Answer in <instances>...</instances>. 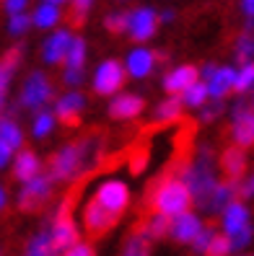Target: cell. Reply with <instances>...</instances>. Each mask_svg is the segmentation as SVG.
Listing matches in <instances>:
<instances>
[{
	"instance_id": "1",
	"label": "cell",
	"mask_w": 254,
	"mask_h": 256,
	"mask_svg": "<svg viewBox=\"0 0 254 256\" xmlns=\"http://www.w3.org/2000/svg\"><path fill=\"white\" fill-rule=\"evenodd\" d=\"M101 156H104V134L99 130H91L81 134L78 140L63 145L57 153H52L47 174L52 176L55 184H76L78 178H83L101 163Z\"/></svg>"
},
{
	"instance_id": "2",
	"label": "cell",
	"mask_w": 254,
	"mask_h": 256,
	"mask_svg": "<svg viewBox=\"0 0 254 256\" xmlns=\"http://www.w3.org/2000/svg\"><path fill=\"white\" fill-rule=\"evenodd\" d=\"M182 182L187 184L189 194H192V207L202 210L207 197L213 194L215 184L220 182V168H218V156L213 145H197L195 153H192V158H187L179 168L174 171Z\"/></svg>"
},
{
	"instance_id": "3",
	"label": "cell",
	"mask_w": 254,
	"mask_h": 256,
	"mask_svg": "<svg viewBox=\"0 0 254 256\" xmlns=\"http://www.w3.org/2000/svg\"><path fill=\"white\" fill-rule=\"evenodd\" d=\"M148 210L158 212V215H166V218H174L179 212L192 210V194L176 174H166L148 192Z\"/></svg>"
},
{
	"instance_id": "4",
	"label": "cell",
	"mask_w": 254,
	"mask_h": 256,
	"mask_svg": "<svg viewBox=\"0 0 254 256\" xmlns=\"http://www.w3.org/2000/svg\"><path fill=\"white\" fill-rule=\"evenodd\" d=\"M55 98H57V94H55V83L50 80V75L42 70H32L21 83L16 104L21 112H39Z\"/></svg>"
},
{
	"instance_id": "5",
	"label": "cell",
	"mask_w": 254,
	"mask_h": 256,
	"mask_svg": "<svg viewBox=\"0 0 254 256\" xmlns=\"http://www.w3.org/2000/svg\"><path fill=\"white\" fill-rule=\"evenodd\" d=\"M47 225H50L52 246H55L57 256L81 240V225H78L76 215H73V194L63 200V204H60L57 212L47 220Z\"/></svg>"
},
{
	"instance_id": "6",
	"label": "cell",
	"mask_w": 254,
	"mask_h": 256,
	"mask_svg": "<svg viewBox=\"0 0 254 256\" xmlns=\"http://www.w3.org/2000/svg\"><path fill=\"white\" fill-rule=\"evenodd\" d=\"M52 194H55L52 176L47 171H42L34 178H29V182L21 184L19 197H16V207L21 210V212H39V210H44L50 204Z\"/></svg>"
},
{
	"instance_id": "7",
	"label": "cell",
	"mask_w": 254,
	"mask_h": 256,
	"mask_svg": "<svg viewBox=\"0 0 254 256\" xmlns=\"http://www.w3.org/2000/svg\"><path fill=\"white\" fill-rule=\"evenodd\" d=\"M228 116H231V142L244 150L254 148V112L246 96H238L231 104Z\"/></svg>"
},
{
	"instance_id": "8",
	"label": "cell",
	"mask_w": 254,
	"mask_h": 256,
	"mask_svg": "<svg viewBox=\"0 0 254 256\" xmlns=\"http://www.w3.org/2000/svg\"><path fill=\"white\" fill-rule=\"evenodd\" d=\"M94 200H96L104 210H107V212L122 218V215L127 212V207H130L132 194H130L127 182L112 176V178H104V182H99V186L94 189Z\"/></svg>"
},
{
	"instance_id": "9",
	"label": "cell",
	"mask_w": 254,
	"mask_h": 256,
	"mask_svg": "<svg viewBox=\"0 0 254 256\" xmlns=\"http://www.w3.org/2000/svg\"><path fill=\"white\" fill-rule=\"evenodd\" d=\"M127 16V26H125V34L135 42V44H145L151 42L158 32V10L151 8V6H135L125 10Z\"/></svg>"
},
{
	"instance_id": "10",
	"label": "cell",
	"mask_w": 254,
	"mask_h": 256,
	"mask_svg": "<svg viewBox=\"0 0 254 256\" xmlns=\"http://www.w3.org/2000/svg\"><path fill=\"white\" fill-rule=\"evenodd\" d=\"M125 78H127V72H125V65L119 62V60H101V62L96 65L94 70V94L96 96H114L122 91V86H125Z\"/></svg>"
},
{
	"instance_id": "11",
	"label": "cell",
	"mask_w": 254,
	"mask_h": 256,
	"mask_svg": "<svg viewBox=\"0 0 254 256\" xmlns=\"http://www.w3.org/2000/svg\"><path fill=\"white\" fill-rule=\"evenodd\" d=\"M119 222L117 215L107 212L94 197L91 200H86V204L81 207V225H83V230L88 238H101V236H107L114 225Z\"/></svg>"
},
{
	"instance_id": "12",
	"label": "cell",
	"mask_w": 254,
	"mask_h": 256,
	"mask_svg": "<svg viewBox=\"0 0 254 256\" xmlns=\"http://www.w3.org/2000/svg\"><path fill=\"white\" fill-rule=\"evenodd\" d=\"M86 106H88L86 96L78 91V88H70L68 94H63V96L55 98V109H52V112H55V116H57V122H63V124H68V127H78Z\"/></svg>"
},
{
	"instance_id": "13",
	"label": "cell",
	"mask_w": 254,
	"mask_h": 256,
	"mask_svg": "<svg viewBox=\"0 0 254 256\" xmlns=\"http://www.w3.org/2000/svg\"><path fill=\"white\" fill-rule=\"evenodd\" d=\"M202 218L200 212H195V210H187V212H179L171 218L169 222V238L174 240V244H182V246H189L192 240H195V236L200 233L202 228Z\"/></svg>"
},
{
	"instance_id": "14",
	"label": "cell",
	"mask_w": 254,
	"mask_h": 256,
	"mask_svg": "<svg viewBox=\"0 0 254 256\" xmlns=\"http://www.w3.org/2000/svg\"><path fill=\"white\" fill-rule=\"evenodd\" d=\"M246 166H249V158H246V150L238 148V145H228L220 150L218 156V168L223 174V178H228V182H241L246 176Z\"/></svg>"
},
{
	"instance_id": "15",
	"label": "cell",
	"mask_w": 254,
	"mask_h": 256,
	"mask_svg": "<svg viewBox=\"0 0 254 256\" xmlns=\"http://www.w3.org/2000/svg\"><path fill=\"white\" fill-rule=\"evenodd\" d=\"M145 109V98L138 96V94H130V91H119L112 96L109 101V116L117 119V122H130V119H138Z\"/></svg>"
},
{
	"instance_id": "16",
	"label": "cell",
	"mask_w": 254,
	"mask_h": 256,
	"mask_svg": "<svg viewBox=\"0 0 254 256\" xmlns=\"http://www.w3.org/2000/svg\"><path fill=\"white\" fill-rule=\"evenodd\" d=\"M125 72H127V78H135V80H145V78H151L153 70H156V52L153 50H148V47H135V50H130L127 57H125Z\"/></svg>"
},
{
	"instance_id": "17",
	"label": "cell",
	"mask_w": 254,
	"mask_h": 256,
	"mask_svg": "<svg viewBox=\"0 0 254 256\" xmlns=\"http://www.w3.org/2000/svg\"><path fill=\"white\" fill-rule=\"evenodd\" d=\"M73 42V32L70 28H55V32L42 42V60L44 65H60L68 54V47Z\"/></svg>"
},
{
	"instance_id": "18",
	"label": "cell",
	"mask_w": 254,
	"mask_h": 256,
	"mask_svg": "<svg viewBox=\"0 0 254 256\" xmlns=\"http://www.w3.org/2000/svg\"><path fill=\"white\" fill-rule=\"evenodd\" d=\"M197 80H200V68H195V65H176L161 78V88L169 96H179L184 88H189L192 83H197Z\"/></svg>"
},
{
	"instance_id": "19",
	"label": "cell",
	"mask_w": 254,
	"mask_h": 256,
	"mask_svg": "<svg viewBox=\"0 0 254 256\" xmlns=\"http://www.w3.org/2000/svg\"><path fill=\"white\" fill-rule=\"evenodd\" d=\"M233 78H236L233 65H215V70L205 78L207 96L215 101H226V96L233 94Z\"/></svg>"
},
{
	"instance_id": "20",
	"label": "cell",
	"mask_w": 254,
	"mask_h": 256,
	"mask_svg": "<svg viewBox=\"0 0 254 256\" xmlns=\"http://www.w3.org/2000/svg\"><path fill=\"white\" fill-rule=\"evenodd\" d=\"M233 200H238V182H228V178H220L215 184L213 194L207 197L202 212L205 215H220Z\"/></svg>"
},
{
	"instance_id": "21",
	"label": "cell",
	"mask_w": 254,
	"mask_h": 256,
	"mask_svg": "<svg viewBox=\"0 0 254 256\" xmlns=\"http://www.w3.org/2000/svg\"><path fill=\"white\" fill-rule=\"evenodd\" d=\"M249 222H251V210L246 207V202L233 200V202L220 212V233L233 236L236 230H241L244 225H249Z\"/></svg>"
},
{
	"instance_id": "22",
	"label": "cell",
	"mask_w": 254,
	"mask_h": 256,
	"mask_svg": "<svg viewBox=\"0 0 254 256\" xmlns=\"http://www.w3.org/2000/svg\"><path fill=\"white\" fill-rule=\"evenodd\" d=\"M11 166H13V178H16L19 184H24V182H29V178H34L37 174H42V160H39V156L34 153V150H29V148L16 150Z\"/></svg>"
},
{
	"instance_id": "23",
	"label": "cell",
	"mask_w": 254,
	"mask_h": 256,
	"mask_svg": "<svg viewBox=\"0 0 254 256\" xmlns=\"http://www.w3.org/2000/svg\"><path fill=\"white\" fill-rule=\"evenodd\" d=\"M233 60H236V65H246L254 60V18H246L241 34L236 36Z\"/></svg>"
},
{
	"instance_id": "24",
	"label": "cell",
	"mask_w": 254,
	"mask_h": 256,
	"mask_svg": "<svg viewBox=\"0 0 254 256\" xmlns=\"http://www.w3.org/2000/svg\"><path fill=\"white\" fill-rule=\"evenodd\" d=\"M182 112H184V106H182V101H179V96H166L153 106V122L161 124V127L176 124L179 119H182Z\"/></svg>"
},
{
	"instance_id": "25",
	"label": "cell",
	"mask_w": 254,
	"mask_h": 256,
	"mask_svg": "<svg viewBox=\"0 0 254 256\" xmlns=\"http://www.w3.org/2000/svg\"><path fill=\"white\" fill-rule=\"evenodd\" d=\"M24 256H57L52 246V236H50V225L44 222L42 228L26 240V254Z\"/></svg>"
},
{
	"instance_id": "26",
	"label": "cell",
	"mask_w": 254,
	"mask_h": 256,
	"mask_svg": "<svg viewBox=\"0 0 254 256\" xmlns=\"http://www.w3.org/2000/svg\"><path fill=\"white\" fill-rule=\"evenodd\" d=\"M169 222H171V218L158 215V212H151V215H148V218L138 225L135 230H140V233L153 244V240H163V238L169 236Z\"/></svg>"
},
{
	"instance_id": "27",
	"label": "cell",
	"mask_w": 254,
	"mask_h": 256,
	"mask_svg": "<svg viewBox=\"0 0 254 256\" xmlns=\"http://www.w3.org/2000/svg\"><path fill=\"white\" fill-rule=\"evenodd\" d=\"M63 18V10L60 6H52V3H39L34 10H32V28H55Z\"/></svg>"
},
{
	"instance_id": "28",
	"label": "cell",
	"mask_w": 254,
	"mask_h": 256,
	"mask_svg": "<svg viewBox=\"0 0 254 256\" xmlns=\"http://www.w3.org/2000/svg\"><path fill=\"white\" fill-rule=\"evenodd\" d=\"M55 127H57V116L52 109L44 106V109L34 112V119H32V138L34 140H47L55 132Z\"/></svg>"
},
{
	"instance_id": "29",
	"label": "cell",
	"mask_w": 254,
	"mask_h": 256,
	"mask_svg": "<svg viewBox=\"0 0 254 256\" xmlns=\"http://www.w3.org/2000/svg\"><path fill=\"white\" fill-rule=\"evenodd\" d=\"M24 140H26V134L19 124V119H0V142L8 145L16 153V150L24 148Z\"/></svg>"
},
{
	"instance_id": "30",
	"label": "cell",
	"mask_w": 254,
	"mask_h": 256,
	"mask_svg": "<svg viewBox=\"0 0 254 256\" xmlns=\"http://www.w3.org/2000/svg\"><path fill=\"white\" fill-rule=\"evenodd\" d=\"M210 98L207 96V86H205V80H197V83H192L189 88H184L182 94H179V101H182V106L184 109H200V106H205V101Z\"/></svg>"
},
{
	"instance_id": "31",
	"label": "cell",
	"mask_w": 254,
	"mask_h": 256,
	"mask_svg": "<svg viewBox=\"0 0 254 256\" xmlns=\"http://www.w3.org/2000/svg\"><path fill=\"white\" fill-rule=\"evenodd\" d=\"M86 60H88V44H86V39L73 34V42L68 47V54L63 60V65L65 68H86Z\"/></svg>"
},
{
	"instance_id": "32",
	"label": "cell",
	"mask_w": 254,
	"mask_h": 256,
	"mask_svg": "<svg viewBox=\"0 0 254 256\" xmlns=\"http://www.w3.org/2000/svg\"><path fill=\"white\" fill-rule=\"evenodd\" d=\"M254 91V60L246 65L236 68V78H233V94L236 96H246Z\"/></svg>"
},
{
	"instance_id": "33",
	"label": "cell",
	"mask_w": 254,
	"mask_h": 256,
	"mask_svg": "<svg viewBox=\"0 0 254 256\" xmlns=\"http://www.w3.org/2000/svg\"><path fill=\"white\" fill-rule=\"evenodd\" d=\"M119 256H151V240H148L140 230H132L125 240Z\"/></svg>"
},
{
	"instance_id": "34",
	"label": "cell",
	"mask_w": 254,
	"mask_h": 256,
	"mask_svg": "<svg viewBox=\"0 0 254 256\" xmlns=\"http://www.w3.org/2000/svg\"><path fill=\"white\" fill-rule=\"evenodd\" d=\"M68 3H70V10H68L70 26L73 28H81L86 24V18H88V13H91L96 0H68Z\"/></svg>"
},
{
	"instance_id": "35",
	"label": "cell",
	"mask_w": 254,
	"mask_h": 256,
	"mask_svg": "<svg viewBox=\"0 0 254 256\" xmlns=\"http://www.w3.org/2000/svg\"><path fill=\"white\" fill-rule=\"evenodd\" d=\"M32 28V13H16V16H8V24H6V32L13 36V39H24Z\"/></svg>"
},
{
	"instance_id": "36",
	"label": "cell",
	"mask_w": 254,
	"mask_h": 256,
	"mask_svg": "<svg viewBox=\"0 0 254 256\" xmlns=\"http://www.w3.org/2000/svg\"><path fill=\"white\" fill-rule=\"evenodd\" d=\"M197 112H200V122H202V124H213V122H218V119L226 114V101L207 98L205 106H200Z\"/></svg>"
},
{
	"instance_id": "37",
	"label": "cell",
	"mask_w": 254,
	"mask_h": 256,
	"mask_svg": "<svg viewBox=\"0 0 254 256\" xmlns=\"http://www.w3.org/2000/svg\"><path fill=\"white\" fill-rule=\"evenodd\" d=\"M24 54H26V47H24V44H13V47H8V50L3 52V57H0V65H3L8 72L16 75V70H19V65H21V60H24Z\"/></svg>"
},
{
	"instance_id": "38",
	"label": "cell",
	"mask_w": 254,
	"mask_h": 256,
	"mask_svg": "<svg viewBox=\"0 0 254 256\" xmlns=\"http://www.w3.org/2000/svg\"><path fill=\"white\" fill-rule=\"evenodd\" d=\"M228 240H231V254H238V251L249 248V244L254 240V225L251 222L244 225L241 230H236L233 236H228Z\"/></svg>"
},
{
	"instance_id": "39",
	"label": "cell",
	"mask_w": 254,
	"mask_h": 256,
	"mask_svg": "<svg viewBox=\"0 0 254 256\" xmlns=\"http://www.w3.org/2000/svg\"><path fill=\"white\" fill-rule=\"evenodd\" d=\"M218 233V228H213V225H202L200 228V233L195 236V240H192V251H195L197 256H205V251H207V246H210V240H213V236Z\"/></svg>"
},
{
	"instance_id": "40",
	"label": "cell",
	"mask_w": 254,
	"mask_h": 256,
	"mask_svg": "<svg viewBox=\"0 0 254 256\" xmlns=\"http://www.w3.org/2000/svg\"><path fill=\"white\" fill-rule=\"evenodd\" d=\"M125 26H127L125 10H109L107 16H104V28H107L109 34H114V36L125 34Z\"/></svg>"
},
{
	"instance_id": "41",
	"label": "cell",
	"mask_w": 254,
	"mask_h": 256,
	"mask_svg": "<svg viewBox=\"0 0 254 256\" xmlns=\"http://www.w3.org/2000/svg\"><path fill=\"white\" fill-rule=\"evenodd\" d=\"M231 254V240H228V236L226 233H215L213 236V240H210V246H207V251H205V256H228Z\"/></svg>"
},
{
	"instance_id": "42",
	"label": "cell",
	"mask_w": 254,
	"mask_h": 256,
	"mask_svg": "<svg viewBox=\"0 0 254 256\" xmlns=\"http://www.w3.org/2000/svg\"><path fill=\"white\" fill-rule=\"evenodd\" d=\"M86 80V68H65L63 70V83L68 88H78Z\"/></svg>"
},
{
	"instance_id": "43",
	"label": "cell",
	"mask_w": 254,
	"mask_h": 256,
	"mask_svg": "<svg viewBox=\"0 0 254 256\" xmlns=\"http://www.w3.org/2000/svg\"><path fill=\"white\" fill-rule=\"evenodd\" d=\"M60 256H96V246L91 244V240H78V244H73L70 248H65Z\"/></svg>"
},
{
	"instance_id": "44",
	"label": "cell",
	"mask_w": 254,
	"mask_h": 256,
	"mask_svg": "<svg viewBox=\"0 0 254 256\" xmlns=\"http://www.w3.org/2000/svg\"><path fill=\"white\" fill-rule=\"evenodd\" d=\"M29 3H32V0H0V6H3L6 16H16V13H26V10H29Z\"/></svg>"
},
{
	"instance_id": "45",
	"label": "cell",
	"mask_w": 254,
	"mask_h": 256,
	"mask_svg": "<svg viewBox=\"0 0 254 256\" xmlns=\"http://www.w3.org/2000/svg\"><path fill=\"white\" fill-rule=\"evenodd\" d=\"M249 197H254V174L246 178H241V182H238V200H241V202H246Z\"/></svg>"
},
{
	"instance_id": "46",
	"label": "cell",
	"mask_w": 254,
	"mask_h": 256,
	"mask_svg": "<svg viewBox=\"0 0 254 256\" xmlns=\"http://www.w3.org/2000/svg\"><path fill=\"white\" fill-rule=\"evenodd\" d=\"M13 156H16V153H13V150H11L8 145H3V142H0V171H3V168H8V166H11V160H13Z\"/></svg>"
},
{
	"instance_id": "47",
	"label": "cell",
	"mask_w": 254,
	"mask_h": 256,
	"mask_svg": "<svg viewBox=\"0 0 254 256\" xmlns=\"http://www.w3.org/2000/svg\"><path fill=\"white\" fill-rule=\"evenodd\" d=\"M13 80V72H8L3 65H0V96H8V86Z\"/></svg>"
},
{
	"instance_id": "48",
	"label": "cell",
	"mask_w": 254,
	"mask_h": 256,
	"mask_svg": "<svg viewBox=\"0 0 254 256\" xmlns=\"http://www.w3.org/2000/svg\"><path fill=\"white\" fill-rule=\"evenodd\" d=\"M174 21H176V10H174V8L158 10V24H174Z\"/></svg>"
},
{
	"instance_id": "49",
	"label": "cell",
	"mask_w": 254,
	"mask_h": 256,
	"mask_svg": "<svg viewBox=\"0 0 254 256\" xmlns=\"http://www.w3.org/2000/svg\"><path fill=\"white\" fill-rule=\"evenodd\" d=\"M241 13L246 18H254V0H241Z\"/></svg>"
},
{
	"instance_id": "50",
	"label": "cell",
	"mask_w": 254,
	"mask_h": 256,
	"mask_svg": "<svg viewBox=\"0 0 254 256\" xmlns=\"http://www.w3.org/2000/svg\"><path fill=\"white\" fill-rule=\"evenodd\" d=\"M6 207H8V189L0 184V212H3Z\"/></svg>"
},
{
	"instance_id": "51",
	"label": "cell",
	"mask_w": 254,
	"mask_h": 256,
	"mask_svg": "<svg viewBox=\"0 0 254 256\" xmlns=\"http://www.w3.org/2000/svg\"><path fill=\"white\" fill-rule=\"evenodd\" d=\"M42 3H52V6H63V3H68V0H42Z\"/></svg>"
},
{
	"instance_id": "52",
	"label": "cell",
	"mask_w": 254,
	"mask_h": 256,
	"mask_svg": "<svg viewBox=\"0 0 254 256\" xmlns=\"http://www.w3.org/2000/svg\"><path fill=\"white\" fill-rule=\"evenodd\" d=\"M117 6H125V3H132V0H114Z\"/></svg>"
},
{
	"instance_id": "53",
	"label": "cell",
	"mask_w": 254,
	"mask_h": 256,
	"mask_svg": "<svg viewBox=\"0 0 254 256\" xmlns=\"http://www.w3.org/2000/svg\"><path fill=\"white\" fill-rule=\"evenodd\" d=\"M249 104H251V112H254V96H251V101H249Z\"/></svg>"
},
{
	"instance_id": "54",
	"label": "cell",
	"mask_w": 254,
	"mask_h": 256,
	"mask_svg": "<svg viewBox=\"0 0 254 256\" xmlns=\"http://www.w3.org/2000/svg\"><path fill=\"white\" fill-rule=\"evenodd\" d=\"M238 256H254V254H238Z\"/></svg>"
}]
</instances>
